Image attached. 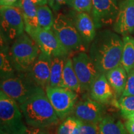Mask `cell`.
Wrapping results in <instances>:
<instances>
[{
	"mask_svg": "<svg viewBox=\"0 0 134 134\" xmlns=\"http://www.w3.org/2000/svg\"><path fill=\"white\" fill-rule=\"evenodd\" d=\"M122 96H134V69L127 74V80Z\"/></svg>",
	"mask_w": 134,
	"mask_h": 134,
	"instance_id": "29",
	"label": "cell"
},
{
	"mask_svg": "<svg viewBox=\"0 0 134 134\" xmlns=\"http://www.w3.org/2000/svg\"><path fill=\"white\" fill-rule=\"evenodd\" d=\"M100 134H129L125 125L119 120L105 115L99 124Z\"/></svg>",
	"mask_w": 134,
	"mask_h": 134,
	"instance_id": "20",
	"label": "cell"
},
{
	"mask_svg": "<svg viewBox=\"0 0 134 134\" xmlns=\"http://www.w3.org/2000/svg\"><path fill=\"white\" fill-rule=\"evenodd\" d=\"M23 134H49L46 129L39 127H28Z\"/></svg>",
	"mask_w": 134,
	"mask_h": 134,
	"instance_id": "30",
	"label": "cell"
},
{
	"mask_svg": "<svg viewBox=\"0 0 134 134\" xmlns=\"http://www.w3.org/2000/svg\"><path fill=\"white\" fill-rule=\"evenodd\" d=\"M46 93L60 119H64L74 110L78 94L62 87L48 86Z\"/></svg>",
	"mask_w": 134,
	"mask_h": 134,
	"instance_id": "7",
	"label": "cell"
},
{
	"mask_svg": "<svg viewBox=\"0 0 134 134\" xmlns=\"http://www.w3.org/2000/svg\"><path fill=\"white\" fill-rule=\"evenodd\" d=\"M62 88H67L77 94L83 93L81 85L73 68V62L70 58L65 60L62 76Z\"/></svg>",
	"mask_w": 134,
	"mask_h": 134,
	"instance_id": "19",
	"label": "cell"
},
{
	"mask_svg": "<svg viewBox=\"0 0 134 134\" xmlns=\"http://www.w3.org/2000/svg\"><path fill=\"white\" fill-rule=\"evenodd\" d=\"M21 8L23 13L25 31L29 34L39 27L37 6L32 0H22Z\"/></svg>",
	"mask_w": 134,
	"mask_h": 134,
	"instance_id": "18",
	"label": "cell"
},
{
	"mask_svg": "<svg viewBox=\"0 0 134 134\" xmlns=\"http://www.w3.org/2000/svg\"><path fill=\"white\" fill-rule=\"evenodd\" d=\"M19 105L14 99L0 91L1 134H23L27 127L23 120Z\"/></svg>",
	"mask_w": 134,
	"mask_h": 134,
	"instance_id": "4",
	"label": "cell"
},
{
	"mask_svg": "<svg viewBox=\"0 0 134 134\" xmlns=\"http://www.w3.org/2000/svg\"><path fill=\"white\" fill-rule=\"evenodd\" d=\"M113 91L104 73H101L95 80L90 90V98L102 104L113 100Z\"/></svg>",
	"mask_w": 134,
	"mask_h": 134,
	"instance_id": "15",
	"label": "cell"
},
{
	"mask_svg": "<svg viewBox=\"0 0 134 134\" xmlns=\"http://www.w3.org/2000/svg\"><path fill=\"white\" fill-rule=\"evenodd\" d=\"M37 6H43L46 5L48 3L47 0H32Z\"/></svg>",
	"mask_w": 134,
	"mask_h": 134,
	"instance_id": "34",
	"label": "cell"
},
{
	"mask_svg": "<svg viewBox=\"0 0 134 134\" xmlns=\"http://www.w3.org/2000/svg\"><path fill=\"white\" fill-rule=\"evenodd\" d=\"M119 10L117 0H93L92 17L96 28L115 23Z\"/></svg>",
	"mask_w": 134,
	"mask_h": 134,
	"instance_id": "11",
	"label": "cell"
},
{
	"mask_svg": "<svg viewBox=\"0 0 134 134\" xmlns=\"http://www.w3.org/2000/svg\"><path fill=\"white\" fill-rule=\"evenodd\" d=\"M0 87L1 91L20 105L29 98L39 86L33 81L27 72H18L1 79Z\"/></svg>",
	"mask_w": 134,
	"mask_h": 134,
	"instance_id": "5",
	"label": "cell"
},
{
	"mask_svg": "<svg viewBox=\"0 0 134 134\" xmlns=\"http://www.w3.org/2000/svg\"><path fill=\"white\" fill-rule=\"evenodd\" d=\"M113 104L119 109L124 117L134 113V96H121Z\"/></svg>",
	"mask_w": 134,
	"mask_h": 134,
	"instance_id": "26",
	"label": "cell"
},
{
	"mask_svg": "<svg viewBox=\"0 0 134 134\" xmlns=\"http://www.w3.org/2000/svg\"><path fill=\"white\" fill-rule=\"evenodd\" d=\"M28 35L36 42L42 52L50 57H65L69 53L52 30L43 29L38 27Z\"/></svg>",
	"mask_w": 134,
	"mask_h": 134,
	"instance_id": "10",
	"label": "cell"
},
{
	"mask_svg": "<svg viewBox=\"0 0 134 134\" xmlns=\"http://www.w3.org/2000/svg\"><path fill=\"white\" fill-rule=\"evenodd\" d=\"M65 62V57L52 58L49 86L62 87V76Z\"/></svg>",
	"mask_w": 134,
	"mask_h": 134,
	"instance_id": "22",
	"label": "cell"
},
{
	"mask_svg": "<svg viewBox=\"0 0 134 134\" xmlns=\"http://www.w3.org/2000/svg\"><path fill=\"white\" fill-rule=\"evenodd\" d=\"M38 26L42 29L52 30L55 19L51 9L47 5L37 6Z\"/></svg>",
	"mask_w": 134,
	"mask_h": 134,
	"instance_id": "23",
	"label": "cell"
},
{
	"mask_svg": "<svg viewBox=\"0 0 134 134\" xmlns=\"http://www.w3.org/2000/svg\"><path fill=\"white\" fill-rule=\"evenodd\" d=\"M81 122L75 116L66 117L58 126L57 134H79Z\"/></svg>",
	"mask_w": 134,
	"mask_h": 134,
	"instance_id": "24",
	"label": "cell"
},
{
	"mask_svg": "<svg viewBox=\"0 0 134 134\" xmlns=\"http://www.w3.org/2000/svg\"><path fill=\"white\" fill-rule=\"evenodd\" d=\"M124 118L126 119H127V120H133L134 121V113L126 115V116L124 117Z\"/></svg>",
	"mask_w": 134,
	"mask_h": 134,
	"instance_id": "35",
	"label": "cell"
},
{
	"mask_svg": "<svg viewBox=\"0 0 134 134\" xmlns=\"http://www.w3.org/2000/svg\"><path fill=\"white\" fill-rule=\"evenodd\" d=\"M22 0H0L1 6H21L18 4H21Z\"/></svg>",
	"mask_w": 134,
	"mask_h": 134,
	"instance_id": "32",
	"label": "cell"
},
{
	"mask_svg": "<svg viewBox=\"0 0 134 134\" xmlns=\"http://www.w3.org/2000/svg\"><path fill=\"white\" fill-rule=\"evenodd\" d=\"M107 80L114 91L116 97L122 96L126 85L127 73L122 65L104 73Z\"/></svg>",
	"mask_w": 134,
	"mask_h": 134,
	"instance_id": "17",
	"label": "cell"
},
{
	"mask_svg": "<svg viewBox=\"0 0 134 134\" xmlns=\"http://www.w3.org/2000/svg\"><path fill=\"white\" fill-rule=\"evenodd\" d=\"M93 0H73L72 7L78 13H90L92 10Z\"/></svg>",
	"mask_w": 134,
	"mask_h": 134,
	"instance_id": "27",
	"label": "cell"
},
{
	"mask_svg": "<svg viewBox=\"0 0 134 134\" xmlns=\"http://www.w3.org/2000/svg\"><path fill=\"white\" fill-rule=\"evenodd\" d=\"M48 4L52 8L53 7V4H54V0H47Z\"/></svg>",
	"mask_w": 134,
	"mask_h": 134,
	"instance_id": "36",
	"label": "cell"
},
{
	"mask_svg": "<svg viewBox=\"0 0 134 134\" xmlns=\"http://www.w3.org/2000/svg\"><path fill=\"white\" fill-rule=\"evenodd\" d=\"M52 30L69 53L85 49L83 39L75 24L65 15L60 13L56 16Z\"/></svg>",
	"mask_w": 134,
	"mask_h": 134,
	"instance_id": "6",
	"label": "cell"
},
{
	"mask_svg": "<svg viewBox=\"0 0 134 134\" xmlns=\"http://www.w3.org/2000/svg\"><path fill=\"white\" fill-rule=\"evenodd\" d=\"M73 114L82 122L99 124L104 117V107L91 98H86L76 104Z\"/></svg>",
	"mask_w": 134,
	"mask_h": 134,
	"instance_id": "12",
	"label": "cell"
},
{
	"mask_svg": "<svg viewBox=\"0 0 134 134\" xmlns=\"http://www.w3.org/2000/svg\"><path fill=\"white\" fill-rule=\"evenodd\" d=\"M72 62L82 91H90L92 85L101 73L97 68L90 55L84 52H80L75 55Z\"/></svg>",
	"mask_w": 134,
	"mask_h": 134,
	"instance_id": "8",
	"label": "cell"
},
{
	"mask_svg": "<svg viewBox=\"0 0 134 134\" xmlns=\"http://www.w3.org/2000/svg\"><path fill=\"white\" fill-rule=\"evenodd\" d=\"M19 108L29 126L46 129L56 125L58 117L50 103L46 91L38 87Z\"/></svg>",
	"mask_w": 134,
	"mask_h": 134,
	"instance_id": "2",
	"label": "cell"
},
{
	"mask_svg": "<svg viewBox=\"0 0 134 134\" xmlns=\"http://www.w3.org/2000/svg\"><path fill=\"white\" fill-rule=\"evenodd\" d=\"M133 69H134V68H133Z\"/></svg>",
	"mask_w": 134,
	"mask_h": 134,
	"instance_id": "37",
	"label": "cell"
},
{
	"mask_svg": "<svg viewBox=\"0 0 134 134\" xmlns=\"http://www.w3.org/2000/svg\"><path fill=\"white\" fill-rule=\"evenodd\" d=\"M79 134H100L99 124L82 122L80 126Z\"/></svg>",
	"mask_w": 134,
	"mask_h": 134,
	"instance_id": "28",
	"label": "cell"
},
{
	"mask_svg": "<svg viewBox=\"0 0 134 134\" xmlns=\"http://www.w3.org/2000/svg\"><path fill=\"white\" fill-rule=\"evenodd\" d=\"M123 40L110 31H100L92 42L90 57L101 73L121 65Z\"/></svg>",
	"mask_w": 134,
	"mask_h": 134,
	"instance_id": "1",
	"label": "cell"
},
{
	"mask_svg": "<svg viewBox=\"0 0 134 134\" xmlns=\"http://www.w3.org/2000/svg\"><path fill=\"white\" fill-rule=\"evenodd\" d=\"M14 68L11 62L9 54L1 47L0 53V71L1 79L13 75L15 73Z\"/></svg>",
	"mask_w": 134,
	"mask_h": 134,
	"instance_id": "25",
	"label": "cell"
},
{
	"mask_svg": "<svg viewBox=\"0 0 134 134\" xmlns=\"http://www.w3.org/2000/svg\"><path fill=\"white\" fill-rule=\"evenodd\" d=\"M41 51L29 35L23 33L11 46L9 57L15 70L26 73L29 71Z\"/></svg>",
	"mask_w": 134,
	"mask_h": 134,
	"instance_id": "3",
	"label": "cell"
},
{
	"mask_svg": "<svg viewBox=\"0 0 134 134\" xmlns=\"http://www.w3.org/2000/svg\"><path fill=\"white\" fill-rule=\"evenodd\" d=\"M114 30L124 36L134 33V0H123L119 3Z\"/></svg>",
	"mask_w": 134,
	"mask_h": 134,
	"instance_id": "13",
	"label": "cell"
},
{
	"mask_svg": "<svg viewBox=\"0 0 134 134\" xmlns=\"http://www.w3.org/2000/svg\"><path fill=\"white\" fill-rule=\"evenodd\" d=\"M75 25L83 41L86 43L93 42L96 36V27L93 18L90 16L89 13H78L75 18Z\"/></svg>",
	"mask_w": 134,
	"mask_h": 134,
	"instance_id": "16",
	"label": "cell"
},
{
	"mask_svg": "<svg viewBox=\"0 0 134 134\" xmlns=\"http://www.w3.org/2000/svg\"><path fill=\"white\" fill-rule=\"evenodd\" d=\"M1 27L10 40L18 38L25 29L23 11L19 6H1Z\"/></svg>",
	"mask_w": 134,
	"mask_h": 134,
	"instance_id": "9",
	"label": "cell"
},
{
	"mask_svg": "<svg viewBox=\"0 0 134 134\" xmlns=\"http://www.w3.org/2000/svg\"><path fill=\"white\" fill-rule=\"evenodd\" d=\"M125 127L129 134H134V121L127 120L125 122Z\"/></svg>",
	"mask_w": 134,
	"mask_h": 134,
	"instance_id": "33",
	"label": "cell"
},
{
	"mask_svg": "<svg viewBox=\"0 0 134 134\" xmlns=\"http://www.w3.org/2000/svg\"><path fill=\"white\" fill-rule=\"evenodd\" d=\"M51 62L52 57L41 52L27 72L36 85L44 90L50 85Z\"/></svg>",
	"mask_w": 134,
	"mask_h": 134,
	"instance_id": "14",
	"label": "cell"
},
{
	"mask_svg": "<svg viewBox=\"0 0 134 134\" xmlns=\"http://www.w3.org/2000/svg\"><path fill=\"white\" fill-rule=\"evenodd\" d=\"M121 65L127 74L134 68V38L130 36L123 38Z\"/></svg>",
	"mask_w": 134,
	"mask_h": 134,
	"instance_id": "21",
	"label": "cell"
},
{
	"mask_svg": "<svg viewBox=\"0 0 134 134\" xmlns=\"http://www.w3.org/2000/svg\"><path fill=\"white\" fill-rule=\"evenodd\" d=\"M73 1V0H54V4H53L52 9L55 11H57V10L59 9V8L62 6L64 4H67L72 6Z\"/></svg>",
	"mask_w": 134,
	"mask_h": 134,
	"instance_id": "31",
	"label": "cell"
}]
</instances>
